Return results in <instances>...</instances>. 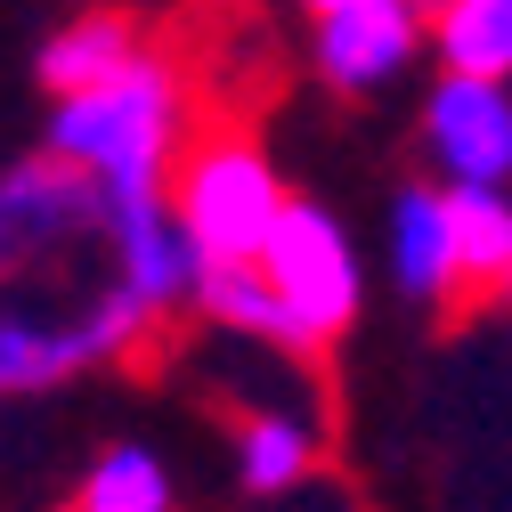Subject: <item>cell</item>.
I'll list each match as a JSON object with an SVG mask.
<instances>
[{
  "label": "cell",
  "instance_id": "cell-13",
  "mask_svg": "<svg viewBox=\"0 0 512 512\" xmlns=\"http://www.w3.org/2000/svg\"><path fill=\"white\" fill-rule=\"evenodd\" d=\"M74 504L82 512H163L171 504V464L155 456V447L122 439V447H106V456L74 480Z\"/></svg>",
  "mask_w": 512,
  "mask_h": 512
},
{
  "label": "cell",
  "instance_id": "cell-10",
  "mask_svg": "<svg viewBox=\"0 0 512 512\" xmlns=\"http://www.w3.org/2000/svg\"><path fill=\"white\" fill-rule=\"evenodd\" d=\"M139 49H147V33H139V17H131V9H90V17L57 25V33L41 41L33 82H41L49 98H66V90H90V82L122 74Z\"/></svg>",
  "mask_w": 512,
  "mask_h": 512
},
{
  "label": "cell",
  "instance_id": "cell-15",
  "mask_svg": "<svg viewBox=\"0 0 512 512\" xmlns=\"http://www.w3.org/2000/svg\"><path fill=\"white\" fill-rule=\"evenodd\" d=\"M423 9H439V0H423Z\"/></svg>",
  "mask_w": 512,
  "mask_h": 512
},
{
  "label": "cell",
  "instance_id": "cell-7",
  "mask_svg": "<svg viewBox=\"0 0 512 512\" xmlns=\"http://www.w3.org/2000/svg\"><path fill=\"white\" fill-rule=\"evenodd\" d=\"M382 261H391V285L423 309L464 301V261H456V220H447V179L439 187H399L391 212H382Z\"/></svg>",
  "mask_w": 512,
  "mask_h": 512
},
{
  "label": "cell",
  "instance_id": "cell-12",
  "mask_svg": "<svg viewBox=\"0 0 512 512\" xmlns=\"http://www.w3.org/2000/svg\"><path fill=\"white\" fill-rule=\"evenodd\" d=\"M431 49H439L447 74L512 82V0H439L431 9Z\"/></svg>",
  "mask_w": 512,
  "mask_h": 512
},
{
  "label": "cell",
  "instance_id": "cell-14",
  "mask_svg": "<svg viewBox=\"0 0 512 512\" xmlns=\"http://www.w3.org/2000/svg\"><path fill=\"white\" fill-rule=\"evenodd\" d=\"M301 9H309V17H317V9H334V0H301Z\"/></svg>",
  "mask_w": 512,
  "mask_h": 512
},
{
  "label": "cell",
  "instance_id": "cell-11",
  "mask_svg": "<svg viewBox=\"0 0 512 512\" xmlns=\"http://www.w3.org/2000/svg\"><path fill=\"white\" fill-rule=\"evenodd\" d=\"M317 456H326V439H317V423L285 415V407H252L236 415V488L244 496H293Z\"/></svg>",
  "mask_w": 512,
  "mask_h": 512
},
{
  "label": "cell",
  "instance_id": "cell-8",
  "mask_svg": "<svg viewBox=\"0 0 512 512\" xmlns=\"http://www.w3.org/2000/svg\"><path fill=\"white\" fill-rule=\"evenodd\" d=\"M196 317L220 326V334H236V342H269V350H285V358H309L293 309H285V293L269 285L261 261H204V277H196Z\"/></svg>",
  "mask_w": 512,
  "mask_h": 512
},
{
  "label": "cell",
  "instance_id": "cell-4",
  "mask_svg": "<svg viewBox=\"0 0 512 512\" xmlns=\"http://www.w3.org/2000/svg\"><path fill=\"white\" fill-rule=\"evenodd\" d=\"M261 269H269V285L285 293V309H293L309 358L358 326V309H366V269H358L350 228H342L326 204H301V196H293L285 220H277V236H269V252H261Z\"/></svg>",
  "mask_w": 512,
  "mask_h": 512
},
{
  "label": "cell",
  "instance_id": "cell-3",
  "mask_svg": "<svg viewBox=\"0 0 512 512\" xmlns=\"http://www.w3.org/2000/svg\"><path fill=\"white\" fill-rule=\"evenodd\" d=\"M285 179L244 131H204L171 163V212L204 261H261L285 220Z\"/></svg>",
  "mask_w": 512,
  "mask_h": 512
},
{
  "label": "cell",
  "instance_id": "cell-5",
  "mask_svg": "<svg viewBox=\"0 0 512 512\" xmlns=\"http://www.w3.org/2000/svg\"><path fill=\"white\" fill-rule=\"evenodd\" d=\"M431 41V9L423 0H334V9H317V74L326 90L342 98H374L382 82H399L415 66V49Z\"/></svg>",
  "mask_w": 512,
  "mask_h": 512
},
{
  "label": "cell",
  "instance_id": "cell-2",
  "mask_svg": "<svg viewBox=\"0 0 512 512\" xmlns=\"http://www.w3.org/2000/svg\"><path fill=\"white\" fill-rule=\"evenodd\" d=\"M187 74L163 49H139L122 74L49 98V139L66 163L98 171L106 187H171V163L187 155Z\"/></svg>",
  "mask_w": 512,
  "mask_h": 512
},
{
  "label": "cell",
  "instance_id": "cell-1",
  "mask_svg": "<svg viewBox=\"0 0 512 512\" xmlns=\"http://www.w3.org/2000/svg\"><path fill=\"white\" fill-rule=\"evenodd\" d=\"M163 317L122 285L106 179L57 147L0 171V399L66 391L131 358Z\"/></svg>",
  "mask_w": 512,
  "mask_h": 512
},
{
  "label": "cell",
  "instance_id": "cell-6",
  "mask_svg": "<svg viewBox=\"0 0 512 512\" xmlns=\"http://www.w3.org/2000/svg\"><path fill=\"white\" fill-rule=\"evenodd\" d=\"M423 155L439 179H496L512 187V90L488 74H447L423 98Z\"/></svg>",
  "mask_w": 512,
  "mask_h": 512
},
{
  "label": "cell",
  "instance_id": "cell-9",
  "mask_svg": "<svg viewBox=\"0 0 512 512\" xmlns=\"http://www.w3.org/2000/svg\"><path fill=\"white\" fill-rule=\"evenodd\" d=\"M447 220H456L464 301H512V187L447 179Z\"/></svg>",
  "mask_w": 512,
  "mask_h": 512
}]
</instances>
